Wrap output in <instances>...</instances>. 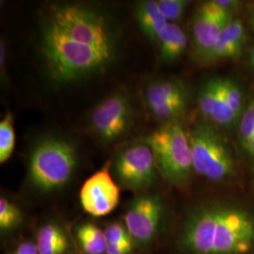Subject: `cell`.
<instances>
[{
  "label": "cell",
  "mask_w": 254,
  "mask_h": 254,
  "mask_svg": "<svg viewBox=\"0 0 254 254\" xmlns=\"http://www.w3.org/2000/svg\"><path fill=\"white\" fill-rule=\"evenodd\" d=\"M246 150L249 154H254V138L252 139V141L250 142V144L246 148Z\"/></svg>",
  "instance_id": "27"
},
{
  "label": "cell",
  "mask_w": 254,
  "mask_h": 254,
  "mask_svg": "<svg viewBox=\"0 0 254 254\" xmlns=\"http://www.w3.org/2000/svg\"><path fill=\"white\" fill-rule=\"evenodd\" d=\"M221 82H222L223 91L228 103L238 118L242 112V105H243L242 91L236 82L232 80L231 78L221 77Z\"/></svg>",
  "instance_id": "22"
},
{
  "label": "cell",
  "mask_w": 254,
  "mask_h": 254,
  "mask_svg": "<svg viewBox=\"0 0 254 254\" xmlns=\"http://www.w3.org/2000/svg\"><path fill=\"white\" fill-rule=\"evenodd\" d=\"M135 243L133 241L117 243V244H108L106 254H130L133 251Z\"/></svg>",
  "instance_id": "25"
},
{
  "label": "cell",
  "mask_w": 254,
  "mask_h": 254,
  "mask_svg": "<svg viewBox=\"0 0 254 254\" xmlns=\"http://www.w3.org/2000/svg\"><path fill=\"white\" fill-rule=\"evenodd\" d=\"M249 19H250V23L252 25V27L254 29V7H253L251 10H250V13H249Z\"/></svg>",
  "instance_id": "28"
},
{
  "label": "cell",
  "mask_w": 254,
  "mask_h": 254,
  "mask_svg": "<svg viewBox=\"0 0 254 254\" xmlns=\"http://www.w3.org/2000/svg\"><path fill=\"white\" fill-rule=\"evenodd\" d=\"M193 170L210 181H221L234 172V160L225 140L208 125H198L188 133Z\"/></svg>",
  "instance_id": "6"
},
{
  "label": "cell",
  "mask_w": 254,
  "mask_h": 254,
  "mask_svg": "<svg viewBox=\"0 0 254 254\" xmlns=\"http://www.w3.org/2000/svg\"><path fill=\"white\" fill-rule=\"evenodd\" d=\"M198 106L204 118L220 127H231L237 120L225 97L221 77L210 78L201 85Z\"/></svg>",
  "instance_id": "13"
},
{
  "label": "cell",
  "mask_w": 254,
  "mask_h": 254,
  "mask_svg": "<svg viewBox=\"0 0 254 254\" xmlns=\"http://www.w3.org/2000/svg\"><path fill=\"white\" fill-rule=\"evenodd\" d=\"M41 49L52 78L60 83L73 81L101 71L113 55L73 42L48 20L42 34Z\"/></svg>",
  "instance_id": "2"
},
{
  "label": "cell",
  "mask_w": 254,
  "mask_h": 254,
  "mask_svg": "<svg viewBox=\"0 0 254 254\" xmlns=\"http://www.w3.org/2000/svg\"><path fill=\"white\" fill-rule=\"evenodd\" d=\"M15 145V133L13 119L10 113H7L0 123V163L9 160Z\"/></svg>",
  "instance_id": "19"
},
{
  "label": "cell",
  "mask_w": 254,
  "mask_h": 254,
  "mask_svg": "<svg viewBox=\"0 0 254 254\" xmlns=\"http://www.w3.org/2000/svg\"><path fill=\"white\" fill-rule=\"evenodd\" d=\"M188 37L175 23H168L157 40L162 61L172 63L180 58L188 46Z\"/></svg>",
  "instance_id": "17"
},
{
  "label": "cell",
  "mask_w": 254,
  "mask_h": 254,
  "mask_svg": "<svg viewBox=\"0 0 254 254\" xmlns=\"http://www.w3.org/2000/svg\"><path fill=\"white\" fill-rule=\"evenodd\" d=\"M188 1L185 0H159L157 4L163 13L164 17L169 23H174L180 20L189 6Z\"/></svg>",
  "instance_id": "23"
},
{
  "label": "cell",
  "mask_w": 254,
  "mask_h": 254,
  "mask_svg": "<svg viewBox=\"0 0 254 254\" xmlns=\"http://www.w3.org/2000/svg\"><path fill=\"white\" fill-rule=\"evenodd\" d=\"M136 16L139 28L150 40L157 42L160 33L168 25L157 1H142L136 6Z\"/></svg>",
  "instance_id": "15"
},
{
  "label": "cell",
  "mask_w": 254,
  "mask_h": 254,
  "mask_svg": "<svg viewBox=\"0 0 254 254\" xmlns=\"http://www.w3.org/2000/svg\"><path fill=\"white\" fill-rule=\"evenodd\" d=\"M245 41L244 24L241 19L234 17L224 28L217 44L204 61L216 63L237 59L242 54Z\"/></svg>",
  "instance_id": "14"
},
{
  "label": "cell",
  "mask_w": 254,
  "mask_h": 254,
  "mask_svg": "<svg viewBox=\"0 0 254 254\" xmlns=\"http://www.w3.org/2000/svg\"><path fill=\"white\" fill-rule=\"evenodd\" d=\"M22 213L16 204L9 201L7 198L0 199V228L3 232L11 231L22 222Z\"/></svg>",
  "instance_id": "20"
},
{
  "label": "cell",
  "mask_w": 254,
  "mask_h": 254,
  "mask_svg": "<svg viewBox=\"0 0 254 254\" xmlns=\"http://www.w3.org/2000/svg\"><path fill=\"white\" fill-rule=\"evenodd\" d=\"M163 215L162 200L157 195H140L127 209L125 225L135 245L147 247L160 226Z\"/></svg>",
  "instance_id": "9"
},
{
  "label": "cell",
  "mask_w": 254,
  "mask_h": 254,
  "mask_svg": "<svg viewBox=\"0 0 254 254\" xmlns=\"http://www.w3.org/2000/svg\"><path fill=\"white\" fill-rule=\"evenodd\" d=\"M254 245V221L243 210L208 206L194 213L182 232L190 254H245Z\"/></svg>",
  "instance_id": "1"
},
{
  "label": "cell",
  "mask_w": 254,
  "mask_h": 254,
  "mask_svg": "<svg viewBox=\"0 0 254 254\" xmlns=\"http://www.w3.org/2000/svg\"><path fill=\"white\" fill-rule=\"evenodd\" d=\"M73 146L61 138L48 137L32 150L28 161V179L38 190L50 192L65 186L76 166Z\"/></svg>",
  "instance_id": "3"
},
{
  "label": "cell",
  "mask_w": 254,
  "mask_h": 254,
  "mask_svg": "<svg viewBox=\"0 0 254 254\" xmlns=\"http://www.w3.org/2000/svg\"><path fill=\"white\" fill-rule=\"evenodd\" d=\"M12 254H40L36 242L25 241L20 243Z\"/></svg>",
  "instance_id": "26"
},
{
  "label": "cell",
  "mask_w": 254,
  "mask_h": 254,
  "mask_svg": "<svg viewBox=\"0 0 254 254\" xmlns=\"http://www.w3.org/2000/svg\"><path fill=\"white\" fill-rule=\"evenodd\" d=\"M145 99L154 117L169 123L176 121L186 111L188 93L180 82L160 79L147 86Z\"/></svg>",
  "instance_id": "12"
},
{
  "label": "cell",
  "mask_w": 254,
  "mask_h": 254,
  "mask_svg": "<svg viewBox=\"0 0 254 254\" xmlns=\"http://www.w3.org/2000/svg\"><path fill=\"white\" fill-rule=\"evenodd\" d=\"M133 110L126 95L114 93L93 109L91 125L102 140L111 142L125 136L132 125Z\"/></svg>",
  "instance_id": "8"
},
{
  "label": "cell",
  "mask_w": 254,
  "mask_h": 254,
  "mask_svg": "<svg viewBox=\"0 0 254 254\" xmlns=\"http://www.w3.org/2000/svg\"><path fill=\"white\" fill-rule=\"evenodd\" d=\"M36 244L40 254H66L70 241L65 230L58 223H46L39 229Z\"/></svg>",
  "instance_id": "16"
},
{
  "label": "cell",
  "mask_w": 254,
  "mask_h": 254,
  "mask_svg": "<svg viewBox=\"0 0 254 254\" xmlns=\"http://www.w3.org/2000/svg\"><path fill=\"white\" fill-rule=\"evenodd\" d=\"M156 164L153 151L144 143L122 150L113 163V174L119 183L131 190H142L156 180Z\"/></svg>",
  "instance_id": "7"
},
{
  "label": "cell",
  "mask_w": 254,
  "mask_h": 254,
  "mask_svg": "<svg viewBox=\"0 0 254 254\" xmlns=\"http://www.w3.org/2000/svg\"><path fill=\"white\" fill-rule=\"evenodd\" d=\"M239 135L241 144L246 149L254 136V99L250 102L241 115Z\"/></svg>",
  "instance_id": "21"
},
{
  "label": "cell",
  "mask_w": 254,
  "mask_h": 254,
  "mask_svg": "<svg viewBox=\"0 0 254 254\" xmlns=\"http://www.w3.org/2000/svg\"><path fill=\"white\" fill-rule=\"evenodd\" d=\"M250 63L254 67V47H253V49L251 50V53H250Z\"/></svg>",
  "instance_id": "29"
},
{
  "label": "cell",
  "mask_w": 254,
  "mask_h": 254,
  "mask_svg": "<svg viewBox=\"0 0 254 254\" xmlns=\"http://www.w3.org/2000/svg\"><path fill=\"white\" fill-rule=\"evenodd\" d=\"M73 42L114 54V42L106 19L80 5L64 4L51 9L47 19Z\"/></svg>",
  "instance_id": "5"
},
{
  "label": "cell",
  "mask_w": 254,
  "mask_h": 254,
  "mask_svg": "<svg viewBox=\"0 0 254 254\" xmlns=\"http://www.w3.org/2000/svg\"><path fill=\"white\" fill-rule=\"evenodd\" d=\"M108 244H117L123 242L133 241L125 224L120 222H113L104 230ZM134 242V241H133Z\"/></svg>",
  "instance_id": "24"
},
{
  "label": "cell",
  "mask_w": 254,
  "mask_h": 254,
  "mask_svg": "<svg viewBox=\"0 0 254 254\" xmlns=\"http://www.w3.org/2000/svg\"><path fill=\"white\" fill-rule=\"evenodd\" d=\"M153 151L157 170L173 184L187 181L193 170L188 133L177 121L166 123L144 139Z\"/></svg>",
  "instance_id": "4"
},
{
  "label": "cell",
  "mask_w": 254,
  "mask_h": 254,
  "mask_svg": "<svg viewBox=\"0 0 254 254\" xmlns=\"http://www.w3.org/2000/svg\"><path fill=\"white\" fill-rule=\"evenodd\" d=\"M233 18L234 15L221 9L216 0L203 3L196 13L192 27L196 54L205 60Z\"/></svg>",
  "instance_id": "11"
},
{
  "label": "cell",
  "mask_w": 254,
  "mask_h": 254,
  "mask_svg": "<svg viewBox=\"0 0 254 254\" xmlns=\"http://www.w3.org/2000/svg\"><path fill=\"white\" fill-rule=\"evenodd\" d=\"M76 238L85 254H106L108 241L105 231L90 222L79 225L76 231Z\"/></svg>",
  "instance_id": "18"
},
{
  "label": "cell",
  "mask_w": 254,
  "mask_h": 254,
  "mask_svg": "<svg viewBox=\"0 0 254 254\" xmlns=\"http://www.w3.org/2000/svg\"><path fill=\"white\" fill-rule=\"evenodd\" d=\"M110 161L87 179L80 190L83 209L93 217L109 215L118 206L120 188L110 174Z\"/></svg>",
  "instance_id": "10"
}]
</instances>
